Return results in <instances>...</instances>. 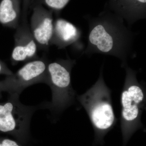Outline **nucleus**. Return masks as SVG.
I'll return each instance as SVG.
<instances>
[{
    "mask_svg": "<svg viewBox=\"0 0 146 146\" xmlns=\"http://www.w3.org/2000/svg\"><path fill=\"white\" fill-rule=\"evenodd\" d=\"M88 44L84 53L101 54L123 62L133 55L135 33L116 14H103L88 19Z\"/></svg>",
    "mask_w": 146,
    "mask_h": 146,
    "instance_id": "f257e3e1",
    "label": "nucleus"
},
{
    "mask_svg": "<svg viewBox=\"0 0 146 146\" xmlns=\"http://www.w3.org/2000/svg\"><path fill=\"white\" fill-rule=\"evenodd\" d=\"M20 95L9 94L7 100L0 103V133L10 135L21 143L30 141L31 118L39 106H28L19 100Z\"/></svg>",
    "mask_w": 146,
    "mask_h": 146,
    "instance_id": "f03ea898",
    "label": "nucleus"
},
{
    "mask_svg": "<svg viewBox=\"0 0 146 146\" xmlns=\"http://www.w3.org/2000/svg\"><path fill=\"white\" fill-rule=\"evenodd\" d=\"M75 60L58 59L49 62L46 84L52 92V101L42 104L43 108L51 110L60 109L66 105L71 96V71Z\"/></svg>",
    "mask_w": 146,
    "mask_h": 146,
    "instance_id": "7ed1b4c3",
    "label": "nucleus"
},
{
    "mask_svg": "<svg viewBox=\"0 0 146 146\" xmlns=\"http://www.w3.org/2000/svg\"><path fill=\"white\" fill-rule=\"evenodd\" d=\"M48 63L44 57L27 62L16 73L7 76L1 80L3 92L20 95L29 86L36 84L46 83Z\"/></svg>",
    "mask_w": 146,
    "mask_h": 146,
    "instance_id": "20e7f679",
    "label": "nucleus"
},
{
    "mask_svg": "<svg viewBox=\"0 0 146 146\" xmlns=\"http://www.w3.org/2000/svg\"><path fill=\"white\" fill-rule=\"evenodd\" d=\"M14 45L11 60L13 65L38 58V47L27 21H23L16 29Z\"/></svg>",
    "mask_w": 146,
    "mask_h": 146,
    "instance_id": "39448f33",
    "label": "nucleus"
},
{
    "mask_svg": "<svg viewBox=\"0 0 146 146\" xmlns=\"http://www.w3.org/2000/svg\"><path fill=\"white\" fill-rule=\"evenodd\" d=\"M29 27L38 49H48L53 31L54 21L51 13L42 9L36 8L32 16Z\"/></svg>",
    "mask_w": 146,
    "mask_h": 146,
    "instance_id": "423d86ee",
    "label": "nucleus"
},
{
    "mask_svg": "<svg viewBox=\"0 0 146 146\" xmlns=\"http://www.w3.org/2000/svg\"><path fill=\"white\" fill-rule=\"evenodd\" d=\"M80 36L81 32L77 27L65 19L58 18L54 21L50 45L59 49L65 48L78 42Z\"/></svg>",
    "mask_w": 146,
    "mask_h": 146,
    "instance_id": "0eeeda50",
    "label": "nucleus"
},
{
    "mask_svg": "<svg viewBox=\"0 0 146 146\" xmlns=\"http://www.w3.org/2000/svg\"><path fill=\"white\" fill-rule=\"evenodd\" d=\"M146 0H114L115 14L131 26L137 21L145 18Z\"/></svg>",
    "mask_w": 146,
    "mask_h": 146,
    "instance_id": "6e6552de",
    "label": "nucleus"
},
{
    "mask_svg": "<svg viewBox=\"0 0 146 146\" xmlns=\"http://www.w3.org/2000/svg\"><path fill=\"white\" fill-rule=\"evenodd\" d=\"M143 90L136 84H131L121 95L123 117L127 121H131L138 117L139 104L143 100Z\"/></svg>",
    "mask_w": 146,
    "mask_h": 146,
    "instance_id": "1a4fd4ad",
    "label": "nucleus"
},
{
    "mask_svg": "<svg viewBox=\"0 0 146 146\" xmlns=\"http://www.w3.org/2000/svg\"><path fill=\"white\" fill-rule=\"evenodd\" d=\"M91 116L94 125L101 130L109 128L115 121L112 106L104 101H100L95 104L91 110Z\"/></svg>",
    "mask_w": 146,
    "mask_h": 146,
    "instance_id": "9d476101",
    "label": "nucleus"
},
{
    "mask_svg": "<svg viewBox=\"0 0 146 146\" xmlns=\"http://www.w3.org/2000/svg\"><path fill=\"white\" fill-rule=\"evenodd\" d=\"M0 24L5 27L16 29L19 24L18 5L16 0H1Z\"/></svg>",
    "mask_w": 146,
    "mask_h": 146,
    "instance_id": "9b49d317",
    "label": "nucleus"
},
{
    "mask_svg": "<svg viewBox=\"0 0 146 146\" xmlns=\"http://www.w3.org/2000/svg\"><path fill=\"white\" fill-rule=\"evenodd\" d=\"M70 0H43L48 7L54 10L63 9L68 4Z\"/></svg>",
    "mask_w": 146,
    "mask_h": 146,
    "instance_id": "f8f14e48",
    "label": "nucleus"
},
{
    "mask_svg": "<svg viewBox=\"0 0 146 146\" xmlns=\"http://www.w3.org/2000/svg\"><path fill=\"white\" fill-rule=\"evenodd\" d=\"M0 146H26L16 140L0 137Z\"/></svg>",
    "mask_w": 146,
    "mask_h": 146,
    "instance_id": "ddd939ff",
    "label": "nucleus"
},
{
    "mask_svg": "<svg viewBox=\"0 0 146 146\" xmlns=\"http://www.w3.org/2000/svg\"><path fill=\"white\" fill-rule=\"evenodd\" d=\"M13 74V72L10 70L6 64L0 60V75H5L7 76Z\"/></svg>",
    "mask_w": 146,
    "mask_h": 146,
    "instance_id": "4468645a",
    "label": "nucleus"
},
{
    "mask_svg": "<svg viewBox=\"0 0 146 146\" xmlns=\"http://www.w3.org/2000/svg\"><path fill=\"white\" fill-rule=\"evenodd\" d=\"M3 92L2 89L1 81H0V98L1 96V93Z\"/></svg>",
    "mask_w": 146,
    "mask_h": 146,
    "instance_id": "2eb2a0df",
    "label": "nucleus"
}]
</instances>
